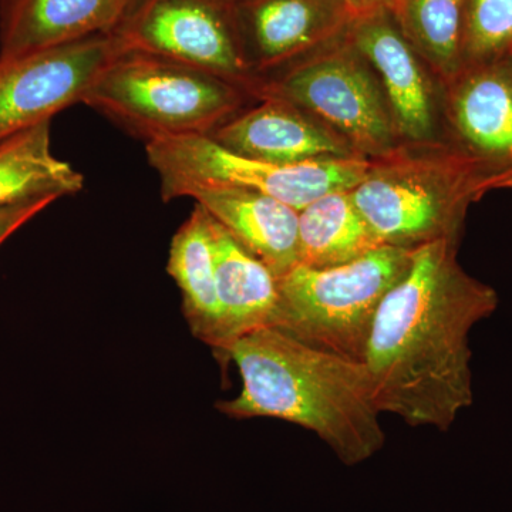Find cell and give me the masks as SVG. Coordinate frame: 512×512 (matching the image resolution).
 Segmentation results:
<instances>
[{
  "label": "cell",
  "instance_id": "obj_1",
  "mask_svg": "<svg viewBox=\"0 0 512 512\" xmlns=\"http://www.w3.org/2000/svg\"><path fill=\"white\" fill-rule=\"evenodd\" d=\"M458 245L414 249L376 313L363 362L380 412L443 433L473 406L470 335L500 305L493 286L458 262Z\"/></svg>",
  "mask_w": 512,
  "mask_h": 512
},
{
  "label": "cell",
  "instance_id": "obj_2",
  "mask_svg": "<svg viewBox=\"0 0 512 512\" xmlns=\"http://www.w3.org/2000/svg\"><path fill=\"white\" fill-rule=\"evenodd\" d=\"M242 379L235 399L217 403L231 419L271 417L312 431L340 461L356 466L386 443L365 363L325 352L275 328L248 333L220 356Z\"/></svg>",
  "mask_w": 512,
  "mask_h": 512
},
{
  "label": "cell",
  "instance_id": "obj_3",
  "mask_svg": "<svg viewBox=\"0 0 512 512\" xmlns=\"http://www.w3.org/2000/svg\"><path fill=\"white\" fill-rule=\"evenodd\" d=\"M495 190L483 165L443 140L372 161L350 194L382 245L413 251L460 242L468 208Z\"/></svg>",
  "mask_w": 512,
  "mask_h": 512
},
{
  "label": "cell",
  "instance_id": "obj_4",
  "mask_svg": "<svg viewBox=\"0 0 512 512\" xmlns=\"http://www.w3.org/2000/svg\"><path fill=\"white\" fill-rule=\"evenodd\" d=\"M255 101L241 87L204 70L124 52L100 73L82 103L147 143L210 136Z\"/></svg>",
  "mask_w": 512,
  "mask_h": 512
},
{
  "label": "cell",
  "instance_id": "obj_5",
  "mask_svg": "<svg viewBox=\"0 0 512 512\" xmlns=\"http://www.w3.org/2000/svg\"><path fill=\"white\" fill-rule=\"evenodd\" d=\"M413 251L383 245L350 264L322 269L296 265L278 278L272 328L313 348L365 362L376 313L409 271Z\"/></svg>",
  "mask_w": 512,
  "mask_h": 512
},
{
  "label": "cell",
  "instance_id": "obj_6",
  "mask_svg": "<svg viewBox=\"0 0 512 512\" xmlns=\"http://www.w3.org/2000/svg\"><path fill=\"white\" fill-rule=\"evenodd\" d=\"M262 99L285 100L306 111L366 160H380L400 147L382 86L346 32L262 77L256 101Z\"/></svg>",
  "mask_w": 512,
  "mask_h": 512
},
{
  "label": "cell",
  "instance_id": "obj_7",
  "mask_svg": "<svg viewBox=\"0 0 512 512\" xmlns=\"http://www.w3.org/2000/svg\"><path fill=\"white\" fill-rule=\"evenodd\" d=\"M124 52L163 57L221 77L256 100L237 0H136L111 32Z\"/></svg>",
  "mask_w": 512,
  "mask_h": 512
},
{
  "label": "cell",
  "instance_id": "obj_8",
  "mask_svg": "<svg viewBox=\"0 0 512 512\" xmlns=\"http://www.w3.org/2000/svg\"><path fill=\"white\" fill-rule=\"evenodd\" d=\"M148 163L160 178L178 177L247 188L302 211L313 201L339 190H352L372 160L312 161L276 164L231 153L208 136H173L147 141Z\"/></svg>",
  "mask_w": 512,
  "mask_h": 512
},
{
  "label": "cell",
  "instance_id": "obj_9",
  "mask_svg": "<svg viewBox=\"0 0 512 512\" xmlns=\"http://www.w3.org/2000/svg\"><path fill=\"white\" fill-rule=\"evenodd\" d=\"M123 53L111 33L18 57H0V143L82 103L111 60Z\"/></svg>",
  "mask_w": 512,
  "mask_h": 512
},
{
  "label": "cell",
  "instance_id": "obj_10",
  "mask_svg": "<svg viewBox=\"0 0 512 512\" xmlns=\"http://www.w3.org/2000/svg\"><path fill=\"white\" fill-rule=\"evenodd\" d=\"M346 37L382 86L400 146L447 140L443 86L404 37L390 10L350 22Z\"/></svg>",
  "mask_w": 512,
  "mask_h": 512
},
{
  "label": "cell",
  "instance_id": "obj_11",
  "mask_svg": "<svg viewBox=\"0 0 512 512\" xmlns=\"http://www.w3.org/2000/svg\"><path fill=\"white\" fill-rule=\"evenodd\" d=\"M443 113L447 140L512 190V60L461 69L443 86Z\"/></svg>",
  "mask_w": 512,
  "mask_h": 512
},
{
  "label": "cell",
  "instance_id": "obj_12",
  "mask_svg": "<svg viewBox=\"0 0 512 512\" xmlns=\"http://www.w3.org/2000/svg\"><path fill=\"white\" fill-rule=\"evenodd\" d=\"M160 180L164 201L194 200L276 278L299 264V211L247 188L178 177Z\"/></svg>",
  "mask_w": 512,
  "mask_h": 512
},
{
  "label": "cell",
  "instance_id": "obj_13",
  "mask_svg": "<svg viewBox=\"0 0 512 512\" xmlns=\"http://www.w3.org/2000/svg\"><path fill=\"white\" fill-rule=\"evenodd\" d=\"M245 49L261 77L278 72L348 30L345 0H237Z\"/></svg>",
  "mask_w": 512,
  "mask_h": 512
},
{
  "label": "cell",
  "instance_id": "obj_14",
  "mask_svg": "<svg viewBox=\"0 0 512 512\" xmlns=\"http://www.w3.org/2000/svg\"><path fill=\"white\" fill-rule=\"evenodd\" d=\"M208 137L238 156L276 164L359 157L335 131L279 99L255 101Z\"/></svg>",
  "mask_w": 512,
  "mask_h": 512
},
{
  "label": "cell",
  "instance_id": "obj_15",
  "mask_svg": "<svg viewBox=\"0 0 512 512\" xmlns=\"http://www.w3.org/2000/svg\"><path fill=\"white\" fill-rule=\"evenodd\" d=\"M136 0H0V57L106 35Z\"/></svg>",
  "mask_w": 512,
  "mask_h": 512
},
{
  "label": "cell",
  "instance_id": "obj_16",
  "mask_svg": "<svg viewBox=\"0 0 512 512\" xmlns=\"http://www.w3.org/2000/svg\"><path fill=\"white\" fill-rule=\"evenodd\" d=\"M211 237L218 299L217 338L212 349L220 357L242 336L272 328L279 286L274 272L212 217Z\"/></svg>",
  "mask_w": 512,
  "mask_h": 512
},
{
  "label": "cell",
  "instance_id": "obj_17",
  "mask_svg": "<svg viewBox=\"0 0 512 512\" xmlns=\"http://www.w3.org/2000/svg\"><path fill=\"white\" fill-rule=\"evenodd\" d=\"M167 271L183 295V312L192 333L212 348L218 328L217 275L211 217L201 205L195 204L174 235Z\"/></svg>",
  "mask_w": 512,
  "mask_h": 512
},
{
  "label": "cell",
  "instance_id": "obj_18",
  "mask_svg": "<svg viewBox=\"0 0 512 512\" xmlns=\"http://www.w3.org/2000/svg\"><path fill=\"white\" fill-rule=\"evenodd\" d=\"M383 247L350 190L329 192L299 211V264L332 268Z\"/></svg>",
  "mask_w": 512,
  "mask_h": 512
},
{
  "label": "cell",
  "instance_id": "obj_19",
  "mask_svg": "<svg viewBox=\"0 0 512 512\" xmlns=\"http://www.w3.org/2000/svg\"><path fill=\"white\" fill-rule=\"evenodd\" d=\"M50 124L43 121L0 143V208L82 191L83 175L53 154Z\"/></svg>",
  "mask_w": 512,
  "mask_h": 512
},
{
  "label": "cell",
  "instance_id": "obj_20",
  "mask_svg": "<svg viewBox=\"0 0 512 512\" xmlns=\"http://www.w3.org/2000/svg\"><path fill=\"white\" fill-rule=\"evenodd\" d=\"M466 0H396L394 19L441 86L461 70Z\"/></svg>",
  "mask_w": 512,
  "mask_h": 512
},
{
  "label": "cell",
  "instance_id": "obj_21",
  "mask_svg": "<svg viewBox=\"0 0 512 512\" xmlns=\"http://www.w3.org/2000/svg\"><path fill=\"white\" fill-rule=\"evenodd\" d=\"M512 60V0H466L461 69Z\"/></svg>",
  "mask_w": 512,
  "mask_h": 512
},
{
  "label": "cell",
  "instance_id": "obj_22",
  "mask_svg": "<svg viewBox=\"0 0 512 512\" xmlns=\"http://www.w3.org/2000/svg\"><path fill=\"white\" fill-rule=\"evenodd\" d=\"M59 200L53 195L49 197L33 198V200L18 202L0 208V245L22 228L26 222L35 218L39 212L45 210L50 204Z\"/></svg>",
  "mask_w": 512,
  "mask_h": 512
},
{
  "label": "cell",
  "instance_id": "obj_23",
  "mask_svg": "<svg viewBox=\"0 0 512 512\" xmlns=\"http://www.w3.org/2000/svg\"><path fill=\"white\" fill-rule=\"evenodd\" d=\"M394 2L396 0H345L350 15H352V20L382 12V10H392Z\"/></svg>",
  "mask_w": 512,
  "mask_h": 512
}]
</instances>
